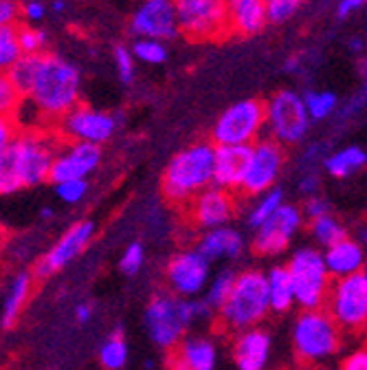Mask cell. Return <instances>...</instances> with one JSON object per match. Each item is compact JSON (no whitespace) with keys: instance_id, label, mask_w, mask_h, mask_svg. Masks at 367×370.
Returning a JSON list of instances; mask_svg holds the SVG:
<instances>
[{"instance_id":"cell-17","label":"cell","mask_w":367,"mask_h":370,"mask_svg":"<svg viewBox=\"0 0 367 370\" xmlns=\"http://www.w3.org/2000/svg\"><path fill=\"white\" fill-rule=\"evenodd\" d=\"M302 225V212L295 205H281L275 212L271 221H266L256 234L253 240V249L262 256H275L279 252H284L290 238L295 236V231Z\"/></svg>"},{"instance_id":"cell-39","label":"cell","mask_w":367,"mask_h":370,"mask_svg":"<svg viewBox=\"0 0 367 370\" xmlns=\"http://www.w3.org/2000/svg\"><path fill=\"white\" fill-rule=\"evenodd\" d=\"M115 66L123 84H132L134 79V53L125 47H115Z\"/></svg>"},{"instance_id":"cell-35","label":"cell","mask_w":367,"mask_h":370,"mask_svg":"<svg viewBox=\"0 0 367 370\" xmlns=\"http://www.w3.org/2000/svg\"><path fill=\"white\" fill-rule=\"evenodd\" d=\"M235 273L233 271H222L218 273V278L211 282L209 291H207V305L211 309H222L224 302L229 300L231 291H233V284H235Z\"/></svg>"},{"instance_id":"cell-47","label":"cell","mask_w":367,"mask_h":370,"mask_svg":"<svg viewBox=\"0 0 367 370\" xmlns=\"http://www.w3.org/2000/svg\"><path fill=\"white\" fill-rule=\"evenodd\" d=\"M13 132V123L9 121V117H3V121H0V150H5L11 146V141L16 139V134L11 137Z\"/></svg>"},{"instance_id":"cell-29","label":"cell","mask_w":367,"mask_h":370,"mask_svg":"<svg viewBox=\"0 0 367 370\" xmlns=\"http://www.w3.org/2000/svg\"><path fill=\"white\" fill-rule=\"evenodd\" d=\"M365 163H367V153H365V150L359 148V146H348L343 150H338V153L326 157L323 166H326V170L332 176H336V179H345V176L359 172Z\"/></svg>"},{"instance_id":"cell-36","label":"cell","mask_w":367,"mask_h":370,"mask_svg":"<svg viewBox=\"0 0 367 370\" xmlns=\"http://www.w3.org/2000/svg\"><path fill=\"white\" fill-rule=\"evenodd\" d=\"M310 229H313L315 238L321 245H326V247H332L336 242L345 240V229L338 225L330 214L317 218V221H313V227H310Z\"/></svg>"},{"instance_id":"cell-22","label":"cell","mask_w":367,"mask_h":370,"mask_svg":"<svg viewBox=\"0 0 367 370\" xmlns=\"http://www.w3.org/2000/svg\"><path fill=\"white\" fill-rule=\"evenodd\" d=\"M229 24L237 36H256L268 24L266 0H229Z\"/></svg>"},{"instance_id":"cell-9","label":"cell","mask_w":367,"mask_h":370,"mask_svg":"<svg viewBox=\"0 0 367 370\" xmlns=\"http://www.w3.org/2000/svg\"><path fill=\"white\" fill-rule=\"evenodd\" d=\"M266 126V104L260 100H242L231 104L211 130L216 146H253Z\"/></svg>"},{"instance_id":"cell-40","label":"cell","mask_w":367,"mask_h":370,"mask_svg":"<svg viewBox=\"0 0 367 370\" xmlns=\"http://www.w3.org/2000/svg\"><path fill=\"white\" fill-rule=\"evenodd\" d=\"M86 190H88L86 179H73V181H64V183L55 185V192H58V196L64 203H79L84 194H86Z\"/></svg>"},{"instance_id":"cell-2","label":"cell","mask_w":367,"mask_h":370,"mask_svg":"<svg viewBox=\"0 0 367 370\" xmlns=\"http://www.w3.org/2000/svg\"><path fill=\"white\" fill-rule=\"evenodd\" d=\"M216 146L192 144L167 163L163 174V194L172 203H187L214 183Z\"/></svg>"},{"instance_id":"cell-23","label":"cell","mask_w":367,"mask_h":370,"mask_svg":"<svg viewBox=\"0 0 367 370\" xmlns=\"http://www.w3.org/2000/svg\"><path fill=\"white\" fill-rule=\"evenodd\" d=\"M323 258H326L328 271L336 278H345V276H352V273H359L363 267V249L359 247V242L348 240V238L328 247V252L323 254Z\"/></svg>"},{"instance_id":"cell-20","label":"cell","mask_w":367,"mask_h":370,"mask_svg":"<svg viewBox=\"0 0 367 370\" xmlns=\"http://www.w3.org/2000/svg\"><path fill=\"white\" fill-rule=\"evenodd\" d=\"M253 146H216L214 185L224 190H240L251 161Z\"/></svg>"},{"instance_id":"cell-34","label":"cell","mask_w":367,"mask_h":370,"mask_svg":"<svg viewBox=\"0 0 367 370\" xmlns=\"http://www.w3.org/2000/svg\"><path fill=\"white\" fill-rule=\"evenodd\" d=\"M130 51L134 53L136 60L146 62V64H163L167 60V49L163 45V40L139 38V40H134Z\"/></svg>"},{"instance_id":"cell-27","label":"cell","mask_w":367,"mask_h":370,"mask_svg":"<svg viewBox=\"0 0 367 370\" xmlns=\"http://www.w3.org/2000/svg\"><path fill=\"white\" fill-rule=\"evenodd\" d=\"M42 58H45V53H42V56H22L11 68L3 71V75L11 82L13 88H16L22 98H29L33 91L36 77L42 66Z\"/></svg>"},{"instance_id":"cell-55","label":"cell","mask_w":367,"mask_h":370,"mask_svg":"<svg viewBox=\"0 0 367 370\" xmlns=\"http://www.w3.org/2000/svg\"><path fill=\"white\" fill-rule=\"evenodd\" d=\"M292 370H310L308 366H299V368H292Z\"/></svg>"},{"instance_id":"cell-1","label":"cell","mask_w":367,"mask_h":370,"mask_svg":"<svg viewBox=\"0 0 367 370\" xmlns=\"http://www.w3.org/2000/svg\"><path fill=\"white\" fill-rule=\"evenodd\" d=\"M79 88H81L79 68L60 56L47 53L42 58L33 91L24 100H29L40 111V115L62 119L75 106H79Z\"/></svg>"},{"instance_id":"cell-45","label":"cell","mask_w":367,"mask_h":370,"mask_svg":"<svg viewBox=\"0 0 367 370\" xmlns=\"http://www.w3.org/2000/svg\"><path fill=\"white\" fill-rule=\"evenodd\" d=\"M328 212H330V208H328L326 199L313 196V199H308V203H306V212H304V214L310 218V221H317V218H321V216H328Z\"/></svg>"},{"instance_id":"cell-31","label":"cell","mask_w":367,"mask_h":370,"mask_svg":"<svg viewBox=\"0 0 367 370\" xmlns=\"http://www.w3.org/2000/svg\"><path fill=\"white\" fill-rule=\"evenodd\" d=\"M125 360H128V346L121 337L119 331L112 333L100 350V362L106 370H121L125 366Z\"/></svg>"},{"instance_id":"cell-26","label":"cell","mask_w":367,"mask_h":370,"mask_svg":"<svg viewBox=\"0 0 367 370\" xmlns=\"http://www.w3.org/2000/svg\"><path fill=\"white\" fill-rule=\"evenodd\" d=\"M266 278H268V295H271V311L284 313L292 307V302H297L288 267L279 265L271 269V273H268Z\"/></svg>"},{"instance_id":"cell-43","label":"cell","mask_w":367,"mask_h":370,"mask_svg":"<svg viewBox=\"0 0 367 370\" xmlns=\"http://www.w3.org/2000/svg\"><path fill=\"white\" fill-rule=\"evenodd\" d=\"M20 11L16 0H0V26H18Z\"/></svg>"},{"instance_id":"cell-10","label":"cell","mask_w":367,"mask_h":370,"mask_svg":"<svg viewBox=\"0 0 367 370\" xmlns=\"http://www.w3.org/2000/svg\"><path fill=\"white\" fill-rule=\"evenodd\" d=\"M180 33L189 40H214L231 31L229 0H176Z\"/></svg>"},{"instance_id":"cell-13","label":"cell","mask_w":367,"mask_h":370,"mask_svg":"<svg viewBox=\"0 0 367 370\" xmlns=\"http://www.w3.org/2000/svg\"><path fill=\"white\" fill-rule=\"evenodd\" d=\"M130 29L139 38L172 40L180 31L176 0H143L132 13Z\"/></svg>"},{"instance_id":"cell-19","label":"cell","mask_w":367,"mask_h":370,"mask_svg":"<svg viewBox=\"0 0 367 370\" xmlns=\"http://www.w3.org/2000/svg\"><path fill=\"white\" fill-rule=\"evenodd\" d=\"M233 216V199L229 194V190L224 187H207L201 192L198 196L192 201V218L196 225L216 229L224 227V223H229Z\"/></svg>"},{"instance_id":"cell-18","label":"cell","mask_w":367,"mask_h":370,"mask_svg":"<svg viewBox=\"0 0 367 370\" xmlns=\"http://www.w3.org/2000/svg\"><path fill=\"white\" fill-rule=\"evenodd\" d=\"M102 161V148L86 141H73L60 150L55 157L53 170H51V181L58 185L64 181L84 179L88 176Z\"/></svg>"},{"instance_id":"cell-42","label":"cell","mask_w":367,"mask_h":370,"mask_svg":"<svg viewBox=\"0 0 367 370\" xmlns=\"http://www.w3.org/2000/svg\"><path fill=\"white\" fill-rule=\"evenodd\" d=\"M143 265V247L139 242H132L128 249L123 252L121 260H119V269L125 273V276H134V273Z\"/></svg>"},{"instance_id":"cell-37","label":"cell","mask_w":367,"mask_h":370,"mask_svg":"<svg viewBox=\"0 0 367 370\" xmlns=\"http://www.w3.org/2000/svg\"><path fill=\"white\" fill-rule=\"evenodd\" d=\"M18 43L22 47L24 56H42V51L47 47V33L36 29L31 24H20L18 26Z\"/></svg>"},{"instance_id":"cell-7","label":"cell","mask_w":367,"mask_h":370,"mask_svg":"<svg viewBox=\"0 0 367 370\" xmlns=\"http://www.w3.org/2000/svg\"><path fill=\"white\" fill-rule=\"evenodd\" d=\"M288 271L295 284V298L304 311L321 309L330 295V271L323 258L313 247H302L288 260Z\"/></svg>"},{"instance_id":"cell-38","label":"cell","mask_w":367,"mask_h":370,"mask_svg":"<svg viewBox=\"0 0 367 370\" xmlns=\"http://www.w3.org/2000/svg\"><path fill=\"white\" fill-rule=\"evenodd\" d=\"M304 0H266V13L271 24H281L290 20L299 11Z\"/></svg>"},{"instance_id":"cell-52","label":"cell","mask_w":367,"mask_h":370,"mask_svg":"<svg viewBox=\"0 0 367 370\" xmlns=\"http://www.w3.org/2000/svg\"><path fill=\"white\" fill-rule=\"evenodd\" d=\"M51 9H53L55 13H62V11L66 9V0H53V3H51Z\"/></svg>"},{"instance_id":"cell-28","label":"cell","mask_w":367,"mask_h":370,"mask_svg":"<svg viewBox=\"0 0 367 370\" xmlns=\"http://www.w3.org/2000/svg\"><path fill=\"white\" fill-rule=\"evenodd\" d=\"M31 273H18L16 278L11 280V286H9V293L5 298V309H3V326L9 328L16 324L18 315L24 307V302L29 300V293H31Z\"/></svg>"},{"instance_id":"cell-44","label":"cell","mask_w":367,"mask_h":370,"mask_svg":"<svg viewBox=\"0 0 367 370\" xmlns=\"http://www.w3.org/2000/svg\"><path fill=\"white\" fill-rule=\"evenodd\" d=\"M341 370H367V344L357 348L354 353H350L343 360Z\"/></svg>"},{"instance_id":"cell-3","label":"cell","mask_w":367,"mask_h":370,"mask_svg":"<svg viewBox=\"0 0 367 370\" xmlns=\"http://www.w3.org/2000/svg\"><path fill=\"white\" fill-rule=\"evenodd\" d=\"M268 311H271L268 278L260 271H244L235 278L233 291L220 309V320L224 328L242 333L262 322Z\"/></svg>"},{"instance_id":"cell-12","label":"cell","mask_w":367,"mask_h":370,"mask_svg":"<svg viewBox=\"0 0 367 370\" xmlns=\"http://www.w3.org/2000/svg\"><path fill=\"white\" fill-rule=\"evenodd\" d=\"M284 161H286V153L279 141L260 139L258 144H253L251 161L240 190L249 196H260L264 192L273 190L281 168H284Z\"/></svg>"},{"instance_id":"cell-14","label":"cell","mask_w":367,"mask_h":370,"mask_svg":"<svg viewBox=\"0 0 367 370\" xmlns=\"http://www.w3.org/2000/svg\"><path fill=\"white\" fill-rule=\"evenodd\" d=\"M62 132L73 141H86L102 146L117 130V119L110 113L95 111L91 106H75L66 117L60 119Z\"/></svg>"},{"instance_id":"cell-32","label":"cell","mask_w":367,"mask_h":370,"mask_svg":"<svg viewBox=\"0 0 367 370\" xmlns=\"http://www.w3.org/2000/svg\"><path fill=\"white\" fill-rule=\"evenodd\" d=\"M24 56L18 43V26H0V68L7 71Z\"/></svg>"},{"instance_id":"cell-21","label":"cell","mask_w":367,"mask_h":370,"mask_svg":"<svg viewBox=\"0 0 367 370\" xmlns=\"http://www.w3.org/2000/svg\"><path fill=\"white\" fill-rule=\"evenodd\" d=\"M271 355V337L262 328H247L233 341V360L237 370H264Z\"/></svg>"},{"instance_id":"cell-46","label":"cell","mask_w":367,"mask_h":370,"mask_svg":"<svg viewBox=\"0 0 367 370\" xmlns=\"http://www.w3.org/2000/svg\"><path fill=\"white\" fill-rule=\"evenodd\" d=\"M47 13V5L40 3V0H26L22 7V16L29 22H40Z\"/></svg>"},{"instance_id":"cell-54","label":"cell","mask_w":367,"mask_h":370,"mask_svg":"<svg viewBox=\"0 0 367 370\" xmlns=\"http://www.w3.org/2000/svg\"><path fill=\"white\" fill-rule=\"evenodd\" d=\"M350 47L354 49V51H361V47H363V45L359 43V40H352V43H350Z\"/></svg>"},{"instance_id":"cell-25","label":"cell","mask_w":367,"mask_h":370,"mask_svg":"<svg viewBox=\"0 0 367 370\" xmlns=\"http://www.w3.org/2000/svg\"><path fill=\"white\" fill-rule=\"evenodd\" d=\"M172 355L192 370H214L216 366V348L209 339H182Z\"/></svg>"},{"instance_id":"cell-51","label":"cell","mask_w":367,"mask_h":370,"mask_svg":"<svg viewBox=\"0 0 367 370\" xmlns=\"http://www.w3.org/2000/svg\"><path fill=\"white\" fill-rule=\"evenodd\" d=\"M75 315H77V322H88V318H91V307H88V305L77 307Z\"/></svg>"},{"instance_id":"cell-48","label":"cell","mask_w":367,"mask_h":370,"mask_svg":"<svg viewBox=\"0 0 367 370\" xmlns=\"http://www.w3.org/2000/svg\"><path fill=\"white\" fill-rule=\"evenodd\" d=\"M365 3H367V0H341V3H338V9H336V16L338 18H348L352 11L361 9Z\"/></svg>"},{"instance_id":"cell-6","label":"cell","mask_w":367,"mask_h":370,"mask_svg":"<svg viewBox=\"0 0 367 370\" xmlns=\"http://www.w3.org/2000/svg\"><path fill=\"white\" fill-rule=\"evenodd\" d=\"M192 320H196L194 302H187L180 295L172 293L154 295L146 309L148 333L154 344L161 348L178 346Z\"/></svg>"},{"instance_id":"cell-33","label":"cell","mask_w":367,"mask_h":370,"mask_svg":"<svg viewBox=\"0 0 367 370\" xmlns=\"http://www.w3.org/2000/svg\"><path fill=\"white\" fill-rule=\"evenodd\" d=\"M304 102L308 106V113L315 121L328 119L334 108H336V95L330 91H306L304 93Z\"/></svg>"},{"instance_id":"cell-30","label":"cell","mask_w":367,"mask_h":370,"mask_svg":"<svg viewBox=\"0 0 367 370\" xmlns=\"http://www.w3.org/2000/svg\"><path fill=\"white\" fill-rule=\"evenodd\" d=\"M281 205H284V194H281V190L273 187V190L264 192V194H260L258 203L253 205L251 212H249V225L258 231L266 221H271Z\"/></svg>"},{"instance_id":"cell-50","label":"cell","mask_w":367,"mask_h":370,"mask_svg":"<svg viewBox=\"0 0 367 370\" xmlns=\"http://www.w3.org/2000/svg\"><path fill=\"white\" fill-rule=\"evenodd\" d=\"M167 368H169V370H192V368H187L185 364H182L178 357H174V355H169V360H167Z\"/></svg>"},{"instance_id":"cell-5","label":"cell","mask_w":367,"mask_h":370,"mask_svg":"<svg viewBox=\"0 0 367 370\" xmlns=\"http://www.w3.org/2000/svg\"><path fill=\"white\" fill-rule=\"evenodd\" d=\"M292 344L297 357L308 364H319L341 346V326L330 315V311L310 309L304 311L292 326Z\"/></svg>"},{"instance_id":"cell-49","label":"cell","mask_w":367,"mask_h":370,"mask_svg":"<svg viewBox=\"0 0 367 370\" xmlns=\"http://www.w3.org/2000/svg\"><path fill=\"white\" fill-rule=\"evenodd\" d=\"M317 185H319L317 176H315V174H308L306 179L302 181V192H306V194H315Z\"/></svg>"},{"instance_id":"cell-15","label":"cell","mask_w":367,"mask_h":370,"mask_svg":"<svg viewBox=\"0 0 367 370\" xmlns=\"http://www.w3.org/2000/svg\"><path fill=\"white\" fill-rule=\"evenodd\" d=\"M93 234H95V225L91 221L75 223L58 242L51 247L49 254H45L38 260V265L33 269V276L36 278H49L55 271L64 269L70 260L77 258L84 249H86V245L91 242Z\"/></svg>"},{"instance_id":"cell-4","label":"cell","mask_w":367,"mask_h":370,"mask_svg":"<svg viewBox=\"0 0 367 370\" xmlns=\"http://www.w3.org/2000/svg\"><path fill=\"white\" fill-rule=\"evenodd\" d=\"M53 146L38 134H20L11 141L9 148L0 150V172L16 174L24 187L40 185L51 179L55 163Z\"/></svg>"},{"instance_id":"cell-8","label":"cell","mask_w":367,"mask_h":370,"mask_svg":"<svg viewBox=\"0 0 367 370\" xmlns=\"http://www.w3.org/2000/svg\"><path fill=\"white\" fill-rule=\"evenodd\" d=\"M310 113L304 102V95L290 88L277 91L266 102V126L271 130V139L281 146L302 141L310 130Z\"/></svg>"},{"instance_id":"cell-24","label":"cell","mask_w":367,"mask_h":370,"mask_svg":"<svg viewBox=\"0 0 367 370\" xmlns=\"http://www.w3.org/2000/svg\"><path fill=\"white\" fill-rule=\"evenodd\" d=\"M198 252L207 260L235 258L242 252V236H240L235 229H227V227L209 229L198 242Z\"/></svg>"},{"instance_id":"cell-11","label":"cell","mask_w":367,"mask_h":370,"mask_svg":"<svg viewBox=\"0 0 367 370\" xmlns=\"http://www.w3.org/2000/svg\"><path fill=\"white\" fill-rule=\"evenodd\" d=\"M328 311L338 326L361 331L367 326V273L338 278L328 295Z\"/></svg>"},{"instance_id":"cell-16","label":"cell","mask_w":367,"mask_h":370,"mask_svg":"<svg viewBox=\"0 0 367 370\" xmlns=\"http://www.w3.org/2000/svg\"><path fill=\"white\" fill-rule=\"evenodd\" d=\"M209 263L198 249L180 252L167 265V282L180 298H192L203 291L209 278Z\"/></svg>"},{"instance_id":"cell-41","label":"cell","mask_w":367,"mask_h":370,"mask_svg":"<svg viewBox=\"0 0 367 370\" xmlns=\"http://www.w3.org/2000/svg\"><path fill=\"white\" fill-rule=\"evenodd\" d=\"M20 100H24V98L13 88L11 82L5 75L0 77V108H3V117L16 111V108L20 106Z\"/></svg>"},{"instance_id":"cell-53","label":"cell","mask_w":367,"mask_h":370,"mask_svg":"<svg viewBox=\"0 0 367 370\" xmlns=\"http://www.w3.org/2000/svg\"><path fill=\"white\" fill-rule=\"evenodd\" d=\"M295 68H299V60H297V58H290V60L286 62V71H288V73H292Z\"/></svg>"}]
</instances>
